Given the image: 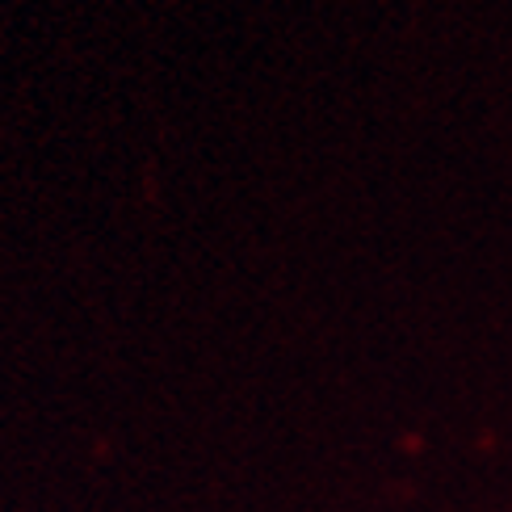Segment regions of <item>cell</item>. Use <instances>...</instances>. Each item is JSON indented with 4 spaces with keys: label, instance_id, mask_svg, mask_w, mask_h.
Listing matches in <instances>:
<instances>
[]
</instances>
